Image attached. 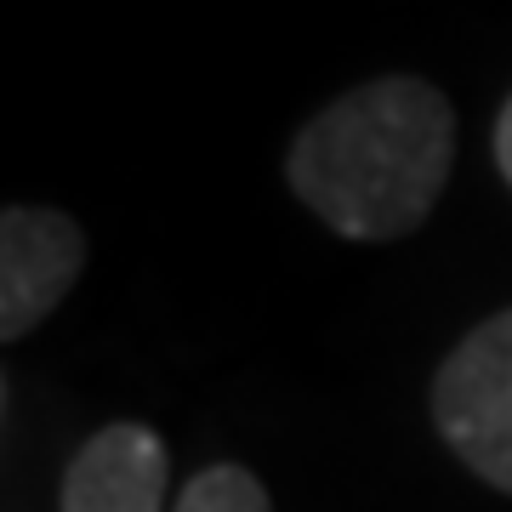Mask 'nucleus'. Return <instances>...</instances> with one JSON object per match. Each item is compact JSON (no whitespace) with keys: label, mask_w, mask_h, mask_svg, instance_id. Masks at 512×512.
I'll return each instance as SVG.
<instances>
[{"label":"nucleus","mask_w":512,"mask_h":512,"mask_svg":"<svg viewBox=\"0 0 512 512\" xmlns=\"http://www.w3.org/2000/svg\"><path fill=\"white\" fill-rule=\"evenodd\" d=\"M171 512H274V501H268V490L251 467L217 461V467H200L188 478Z\"/></svg>","instance_id":"39448f33"},{"label":"nucleus","mask_w":512,"mask_h":512,"mask_svg":"<svg viewBox=\"0 0 512 512\" xmlns=\"http://www.w3.org/2000/svg\"><path fill=\"white\" fill-rule=\"evenodd\" d=\"M433 427L467 473L512 495V308L461 336L433 376Z\"/></svg>","instance_id":"f03ea898"},{"label":"nucleus","mask_w":512,"mask_h":512,"mask_svg":"<svg viewBox=\"0 0 512 512\" xmlns=\"http://www.w3.org/2000/svg\"><path fill=\"white\" fill-rule=\"evenodd\" d=\"M86 268L80 222L46 205L0 211V342H23Z\"/></svg>","instance_id":"7ed1b4c3"},{"label":"nucleus","mask_w":512,"mask_h":512,"mask_svg":"<svg viewBox=\"0 0 512 512\" xmlns=\"http://www.w3.org/2000/svg\"><path fill=\"white\" fill-rule=\"evenodd\" d=\"M165 444L143 421H114L80 444L63 467V512H160L165 507Z\"/></svg>","instance_id":"20e7f679"},{"label":"nucleus","mask_w":512,"mask_h":512,"mask_svg":"<svg viewBox=\"0 0 512 512\" xmlns=\"http://www.w3.org/2000/svg\"><path fill=\"white\" fill-rule=\"evenodd\" d=\"M456 160V109L416 74L342 92L291 137L285 183L353 245H387L433 217Z\"/></svg>","instance_id":"f257e3e1"},{"label":"nucleus","mask_w":512,"mask_h":512,"mask_svg":"<svg viewBox=\"0 0 512 512\" xmlns=\"http://www.w3.org/2000/svg\"><path fill=\"white\" fill-rule=\"evenodd\" d=\"M495 165H501V177H507V188H512V97L501 103V114H495Z\"/></svg>","instance_id":"423d86ee"}]
</instances>
